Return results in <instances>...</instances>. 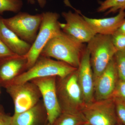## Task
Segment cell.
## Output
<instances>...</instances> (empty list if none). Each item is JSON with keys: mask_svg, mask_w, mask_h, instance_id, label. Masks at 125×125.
Masks as SVG:
<instances>
[{"mask_svg": "<svg viewBox=\"0 0 125 125\" xmlns=\"http://www.w3.org/2000/svg\"><path fill=\"white\" fill-rule=\"evenodd\" d=\"M57 93L62 112L81 111L85 105L77 69L64 78L56 77Z\"/></svg>", "mask_w": 125, "mask_h": 125, "instance_id": "obj_3", "label": "cell"}, {"mask_svg": "<svg viewBox=\"0 0 125 125\" xmlns=\"http://www.w3.org/2000/svg\"><path fill=\"white\" fill-rule=\"evenodd\" d=\"M56 80V77L51 76L36 78L30 81L40 91L48 122L52 125L62 112L57 93Z\"/></svg>", "mask_w": 125, "mask_h": 125, "instance_id": "obj_9", "label": "cell"}, {"mask_svg": "<svg viewBox=\"0 0 125 125\" xmlns=\"http://www.w3.org/2000/svg\"><path fill=\"white\" fill-rule=\"evenodd\" d=\"M116 125H122V124H116Z\"/></svg>", "mask_w": 125, "mask_h": 125, "instance_id": "obj_30", "label": "cell"}, {"mask_svg": "<svg viewBox=\"0 0 125 125\" xmlns=\"http://www.w3.org/2000/svg\"><path fill=\"white\" fill-rule=\"evenodd\" d=\"M94 83L114 58L117 51L112 42L111 36L96 34L88 43Z\"/></svg>", "mask_w": 125, "mask_h": 125, "instance_id": "obj_5", "label": "cell"}, {"mask_svg": "<svg viewBox=\"0 0 125 125\" xmlns=\"http://www.w3.org/2000/svg\"><path fill=\"white\" fill-rule=\"evenodd\" d=\"M26 56L15 55L0 59V83L3 86L27 70Z\"/></svg>", "mask_w": 125, "mask_h": 125, "instance_id": "obj_13", "label": "cell"}, {"mask_svg": "<svg viewBox=\"0 0 125 125\" xmlns=\"http://www.w3.org/2000/svg\"><path fill=\"white\" fill-rule=\"evenodd\" d=\"M80 111L90 125H116L115 101L112 98L85 104Z\"/></svg>", "mask_w": 125, "mask_h": 125, "instance_id": "obj_7", "label": "cell"}, {"mask_svg": "<svg viewBox=\"0 0 125 125\" xmlns=\"http://www.w3.org/2000/svg\"><path fill=\"white\" fill-rule=\"evenodd\" d=\"M44 125H52L51 124V123H49V122H47V123H46V124H45Z\"/></svg>", "mask_w": 125, "mask_h": 125, "instance_id": "obj_28", "label": "cell"}, {"mask_svg": "<svg viewBox=\"0 0 125 125\" xmlns=\"http://www.w3.org/2000/svg\"><path fill=\"white\" fill-rule=\"evenodd\" d=\"M0 39L9 49L16 55L25 56L29 51L31 44L24 41L5 24L0 17Z\"/></svg>", "mask_w": 125, "mask_h": 125, "instance_id": "obj_16", "label": "cell"}, {"mask_svg": "<svg viewBox=\"0 0 125 125\" xmlns=\"http://www.w3.org/2000/svg\"><path fill=\"white\" fill-rule=\"evenodd\" d=\"M11 116L0 110V125H11Z\"/></svg>", "mask_w": 125, "mask_h": 125, "instance_id": "obj_25", "label": "cell"}, {"mask_svg": "<svg viewBox=\"0 0 125 125\" xmlns=\"http://www.w3.org/2000/svg\"><path fill=\"white\" fill-rule=\"evenodd\" d=\"M116 116L123 125H125V104L118 101H115Z\"/></svg>", "mask_w": 125, "mask_h": 125, "instance_id": "obj_23", "label": "cell"}, {"mask_svg": "<svg viewBox=\"0 0 125 125\" xmlns=\"http://www.w3.org/2000/svg\"><path fill=\"white\" fill-rule=\"evenodd\" d=\"M85 123L80 111L62 112L52 125H82Z\"/></svg>", "mask_w": 125, "mask_h": 125, "instance_id": "obj_17", "label": "cell"}, {"mask_svg": "<svg viewBox=\"0 0 125 125\" xmlns=\"http://www.w3.org/2000/svg\"><path fill=\"white\" fill-rule=\"evenodd\" d=\"M15 55L16 54L10 51L0 39V59L6 58Z\"/></svg>", "mask_w": 125, "mask_h": 125, "instance_id": "obj_24", "label": "cell"}, {"mask_svg": "<svg viewBox=\"0 0 125 125\" xmlns=\"http://www.w3.org/2000/svg\"><path fill=\"white\" fill-rule=\"evenodd\" d=\"M42 14V21L37 35L29 51L25 55L27 60V70L35 64L47 43L62 32L60 22L58 21L59 14L51 11Z\"/></svg>", "mask_w": 125, "mask_h": 125, "instance_id": "obj_4", "label": "cell"}, {"mask_svg": "<svg viewBox=\"0 0 125 125\" xmlns=\"http://www.w3.org/2000/svg\"><path fill=\"white\" fill-rule=\"evenodd\" d=\"M77 69L63 62L40 56L32 67L6 85L23 83L36 78H64Z\"/></svg>", "mask_w": 125, "mask_h": 125, "instance_id": "obj_2", "label": "cell"}, {"mask_svg": "<svg viewBox=\"0 0 125 125\" xmlns=\"http://www.w3.org/2000/svg\"><path fill=\"white\" fill-rule=\"evenodd\" d=\"M46 120H47L46 109L42 102L40 101L29 110L14 114L11 125H42Z\"/></svg>", "mask_w": 125, "mask_h": 125, "instance_id": "obj_15", "label": "cell"}, {"mask_svg": "<svg viewBox=\"0 0 125 125\" xmlns=\"http://www.w3.org/2000/svg\"><path fill=\"white\" fill-rule=\"evenodd\" d=\"M5 87L13 102L14 114L32 108L40 102L42 97L38 88L31 81L20 84H7Z\"/></svg>", "mask_w": 125, "mask_h": 125, "instance_id": "obj_8", "label": "cell"}, {"mask_svg": "<svg viewBox=\"0 0 125 125\" xmlns=\"http://www.w3.org/2000/svg\"><path fill=\"white\" fill-rule=\"evenodd\" d=\"M86 47L83 43L62 31L47 43L40 56L54 58L78 69Z\"/></svg>", "mask_w": 125, "mask_h": 125, "instance_id": "obj_1", "label": "cell"}, {"mask_svg": "<svg viewBox=\"0 0 125 125\" xmlns=\"http://www.w3.org/2000/svg\"><path fill=\"white\" fill-rule=\"evenodd\" d=\"M77 73L78 81L85 104L92 102L94 95V79L90 62V53L87 46L82 55Z\"/></svg>", "mask_w": 125, "mask_h": 125, "instance_id": "obj_11", "label": "cell"}, {"mask_svg": "<svg viewBox=\"0 0 125 125\" xmlns=\"http://www.w3.org/2000/svg\"><path fill=\"white\" fill-rule=\"evenodd\" d=\"M23 5L22 0H0V14L7 11L19 13Z\"/></svg>", "mask_w": 125, "mask_h": 125, "instance_id": "obj_19", "label": "cell"}, {"mask_svg": "<svg viewBox=\"0 0 125 125\" xmlns=\"http://www.w3.org/2000/svg\"><path fill=\"white\" fill-rule=\"evenodd\" d=\"M42 19V13L31 15L19 12L11 18H3V21L20 38L32 45L37 35Z\"/></svg>", "mask_w": 125, "mask_h": 125, "instance_id": "obj_6", "label": "cell"}, {"mask_svg": "<svg viewBox=\"0 0 125 125\" xmlns=\"http://www.w3.org/2000/svg\"><path fill=\"white\" fill-rule=\"evenodd\" d=\"M62 15L66 23H60L62 31L78 42L88 43L97 34L82 15L81 16L78 12H63Z\"/></svg>", "mask_w": 125, "mask_h": 125, "instance_id": "obj_10", "label": "cell"}, {"mask_svg": "<svg viewBox=\"0 0 125 125\" xmlns=\"http://www.w3.org/2000/svg\"><path fill=\"white\" fill-rule=\"evenodd\" d=\"M111 97L125 104V81L118 79Z\"/></svg>", "mask_w": 125, "mask_h": 125, "instance_id": "obj_21", "label": "cell"}, {"mask_svg": "<svg viewBox=\"0 0 125 125\" xmlns=\"http://www.w3.org/2000/svg\"><path fill=\"white\" fill-rule=\"evenodd\" d=\"M89 125V124L88 123H84V124H83V125Z\"/></svg>", "mask_w": 125, "mask_h": 125, "instance_id": "obj_29", "label": "cell"}, {"mask_svg": "<svg viewBox=\"0 0 125 125\" xmlns=\"http://www.w3.org/2000/svg\"><path fill=\"white\" fill-rule=\"evenodd\" d=\"M111 36L113 43L117 51H125V34L116 32Z\"/></svg>", "mask_w": 125, "mask_h": 125, "instance_id": "obj_22", "label": "cell"}, {"mask_svg": "<svg viewBox=\"0 0 125 125\" xmlns=\"http://www.w3.org/2000/svg\"><path fill=\"white\" fill-rule=\"evenodd\" d=\"M116 32L125 34V20L120 27Z\"/></svg>", "mask_w": 125, "mask_h": 125, "instance_id": "obj_27", "label": "cell"}, {"mask_svg": "<svg viewBox=\"0 0 125 125\" xmlns=\"http://www.w3.org/2000/svg\"><path fill=\"white\" fill-rule=\"evenodd\" d=\"M114 58L118 79L125 81V51H117Z\"/></svg>", "mask_w": 125, "mask_h": 125, "instance_id": "obj_20", "label": "cell"}, {"mask_svg": "<svg viewBox=\"0 0 125 125\" xmlns=\"http://www.w3.org/2000/svg\"><path fill=\"white\" fill-rule=\"evenodd\" d=\"M125 10V0H105L100 3L97 11L103 12L106 11L105 15L115 13L120 10Z\"/></svg>", "mask_w": 125, "mask_h": 125, "instance_id": "obj_18", "label": "cell"}, {"mask_svg": "<svg viewBox=\"0 0 125 125\" xmlns=\"http://www.w3.org/2000/svg\"><path fill=\"white\" fill-rule=\"evenodd\" d=\"M28 2L32 4H34L35 3L36 0L37 1L40 7L42 8L45 7L47 3L46 0H27Z\"/></svg>", "mask_w": 125, "mask_h": 125, "instance_id": "obj_26", "label": "cell"}, {"mask_svg": "<svg viewBox=\"0 0 125 125\" xmlns=\"http://www.w3.org/2000/svg\"><path fill=\"white\" fill-rule=\"evenodd\" d=\"M96 33L112 36L120 27L125 20V11L121 10L117 15L110 18L93 19L83 15Z\"/></svg>", "mask_w": 125, "mask_h": 125, "instance_id": "obj_14", "label": "cell"}, {"mask_svg": "<svg viewBox=\"0 0 125 125\" xmlns=\"http://www.w3.org/2000/svg\"><path fill=\"white\" fill-rule=\"evenodd\" d=\"M114 57L104 71L94 82L95 101L111 98L118 80Z\"/></svg>", "mask_w": 125, "mask_h": 125, "instance_id": "obj_12", "label": "cell"}, {"mask_svg": "<svg viewBox=\"0 0 125 125\" xmlns=\"http://www.w3.org/2000/svg\"></svg>", "mask_w": 125, "mask_h": 125, "instance_id": "obj_31", "label": "cell"}]
</instances>
